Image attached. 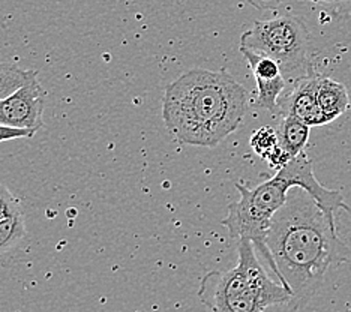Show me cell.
<instances>
[{
	"label": "cell",
	"mask_w": 351,
	"mask_h": 312,
	"mask_svg": "<svg viewBox=\"0 0 351 312\" xmlns=\"http://www.w3.org/2000/svg\"><path fill=\"white\" fill-rule=\"evenodd\" d=\"M266 245L275 266L274 276L291 293L298 308L318 291L332 264L350 257L337 227L299 187L290 189L285 204L275 213Z\"/></svg>",
	"instance_id": "6da1fadb"
},
{
	"label": "cell",
	"mask_w": 351,
	"mask_h": 312,
	"mask_svg": "<svg viewBox=\"0 0 351 312\" xmlns=\"http://www.w3.org/2000/svg\"><path fill=\"white\" fill-rule=\"evenodd\" d=\"M250 92L227 71L191 69L165 89L162 120L182 144L215 147L242 125Z\"/></svg>",
	"instance_id": "7a4b0ae2"
},
{
	"label": "cell",
	"mask_w": 351,
	"mask_h": 312,
	"mask_svg": "<svg viewBox=\"0 0 351 312\" xmlns=\"http://www.w3.org/2000/svg\"><path fill=\"white\" fill-rule=\"evenodd\" d=\"M234 187L241 198L228 204L227 216L221 224L227 228L231 239L251 240L260 260L263 264H267L272 274H275V266L267 250L266 239L274 216L285 204L291 188L299 187L305 189L322 207L333 227H337L335 213L341 209L351 211L339 191L327 189L317 180L313 161L305 152L291 158L290 163L276 171L274 178L261 182L255 188H248L239 182L234 183Z\"/></svg>",
	"instance_id": "3957f363"
},
{
	"label": "cell",
	"mask_w": 351,
	"mask_h": 312,
	"mask_svg": "<svg viewBox=\"0 0 351 312\" xmlns=\"http://www.w3.org/2000/svg\"><path fill=\"white\" fill-rule=\"evenodd\" d=\"M197 296L210 312H265L293 300L291 293L270 278L248 239L237 240L236 266L206 274Z\"/></svg>",
	"instance_id": "277c9868"
},
{
	"label": "cell",
	"mask_w": 351,
	"mask_h": 312,
	"mask_svg": "<svg viewBox=\"0 0 351 312\" xmlns=\"http://www.w3.org/2000/svg\"><path fill=\"white\" fill-rule=\"evenodd\" d=\"M309 32L305 21L296 15L255 21L241 36V47H246L275 59L287 80L296 82L315 71L309 59Z\"/></svg>",
	"instance_id": "5b68a950"
},
{
	"label": "cell",
	"mask_w": 351,
	"mask_h": 312,
	"mask_svg": "<svg viewBox=\"0 0 351 312\" xmlns=\"http://www.w3.org/2000/svg\"><path fill=\"white\" fill-rule=\"evenodd\" d=\"M45 91L38 82V75L32 78L8 98L0 101V126L15 130L38 131L44 126Z\"/></svg>",
	"instance_id": "8992f818"
},
{
	"label": "cell",
	"mask_w": 351,
	"mask_h": 312,
	"mask_svg": "<svg viewBox=\"0 0 351 312\" xmlns=\"http://www.w3.org/2000/svg\"><path fill=\"white\" fill-rule=\"evenodd\" d=\"M320 74L315 71L293 82L291 89L282 93L278 102V110L282 115H291L309 126L327 125L326 117L318 104V82Z\"/></svg>",
	"instance_id": "52a82bcc"
},
{
	"label": "cell",
	"mask_w": 351,
	"mask_h": 312,
	"mask_svg": "<svg viewBox=\"0 0 351 312\" xmlns=\"http://www.w3.org/2000/svg\"><path fill=\"white\" fill-rule=\"evenodd\" d=\"M318 104L326 117V122L330 123L350 108V96L342 83L335 82L329 77H320L318 82Z\"/></svg>",
	"instance_id": "ba28073f"
},
{
	"label": "cell",
	"mask_w": 351,
	"mask_h": 312,
	"mask_svg": "<svg viewBox=\"0 0 351 312\" xmlns=\"http://www.w3.org/2000/svg\"><path fill=\"white\" fill-rule=\"evenodd\" d=\"M311 126L300 119L291 115H282V120L278 125V143L281 149L290 158L300 155L305 152L306 144L309 141Z\"/></svg>",
	"instance_id": "9c48e42d"
},
{
	"label": "cell",
	"mask_w": 351,
	"mask_h": 312,
	"mask_svg": "<svg viewBox=\"0 0 351 312\" xmlns=\"http://www.w3.org/2000/svg\"><path fill=\"white\" fill-rule=\"evenodd\" d=\"M36 75V71L21 69L19 67V63H0V101L21 89L23 86L27 84L30 80L35 78Z\"/></svg>",
	"instance_id": "30bf717a"
},
{
	"label": "cell",
	"mask_w": 351,
	"mask_h": 312,
	"mask_svg": "<svg viewBox=\"0 0 351 312\" xmlns=\"http://www.w3.org/2000/svg\"><path fill=\"white\" fill-rule=\"evenodd\" d=\"M26 219L23 211L0 221V254L14 250L26 237Z\"/></svg>",
	"instance_id": "8fae6325"
},
{
	"label": "cell",
	"mask_w": 351,
	"mask_h": 312,
	"mask_svg": "<svg viewBox=\"0 0 351 312\" xmlns=\"http://www.w3.org/2000/svg\"><path fill=\"white\" fill-rule=\"evenodd\" d=\"M250 144L255 154H257L260 158L266 159L279 146L276 130H274V128L270 126L260 128V130L254 131V134L251 135Z\"/></svg>",
	"instance_id": "7c38bea8"
},
{
	"label": "cell",
	"mask_w": 351,
	"mask_h": 312,
	"mask_svg": "<svg viewBox=\"0 0 351 312\" xmlns=\"http://www.w3.org/2000/svg\"><path fill=\"white\" fill-rule=\"evenodd\" d=\"M23 211L21 202L5 185H0V221Z\"/></svg>",
	"instance_id": "4fadbf2b"
},
{
	"label": "cell",
	"mask_w": 351,
	"mask_h": 312,
	"mask_svg": "<svg viewBox=\"0 0 351 312\" xmlns=\"http://www.w3.org/2000/svg\"><path fill=\"white\" fill-rule=\"evenodd\" d=\"M35 134L36 132L32 130H15V128L0 126V143L17 140V139H29V137H34Z\"/></svg>",
	"instance_id": "5bb4252c"
},
{
	"label": "cell",
	"mask_w": 351,
	"mask_h": 312,
	"mask_svg": "<svg viewBox=\"0 0 351 312\" xmlns=\"http://www.w3.org/2000/svg\"><path fill=\"white\" fill-rule=\"evenodd\" d=\"M290 156L285 154V152L281 149V146H278L272 154H270L267 158H266V161H267V164L272 167V168H275L276 171H279L281 170V168H284L287 164L290 163Z\"/></svg>",
	"instance_id": "9a60e30c"
},
{
	"label": "cell",
	"mask_w": 351,
	"mask_h": 312,
	"mask_svg": "<svg viewBox=\"0 0 351 312\" xmlns=\"http://www.w3.org/2000/svg\"><path fill=\"white\" fill-rule=\"evenodd\" d=\"M308 2H313L317 5H323L326 8H330L333 11H351V0H308Z\"/></svg>",
	"instance_id": "2e32d148"
},
{
	"label": "cell",
	"mask_w": 351,
	"mask_h": 312,
	"mask_svg": "<svg viewBox=\"0 0 351 312\" xmlns=\"http://www.w3.org/2000/svg\"><path fill=\"white\" fill-rule=\"evenodd\" d=\"M245 2L254 8H257L260 11H276L287 2V0H245Z\"/></svg>",
	"instance_id": "e0dca14e"
}]
</instances>
